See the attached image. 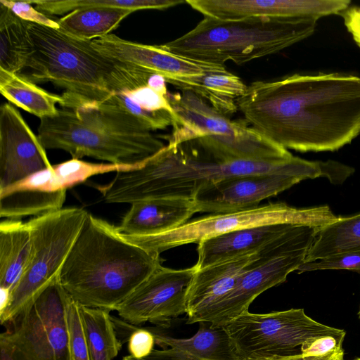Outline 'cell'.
<instances>
[{"label": "cell", "mask_w": 360, "mask_h": 360, "mask_svg": "<svg viewBox=\"0 0 360 360\" xmlns=\"http://www.w3.org/2000/svg\"><path fill=\"white\" fill-rule=\"evenodd\" d=\"M347 252L360 254V214L319 227L304 262Z\"/></svg>", "instance_id": "cell-28"}, {"label": "cell", "mask_w": 360, "mask_h": 360, "mask_svg": "<svg viewBox=\"0 0 360 360\" xmlns=\"http://www.w3.org/2000/svg\"><path fill=\"white\" fill-rule=\"evenodd\" d=\"M0 92L11 103L38 117L53 116L63 97L49 93L24 77L0 69Z\"/></svg>", "instance_id": "cell-25"}, {"label": "cell", "mask_w": 360, "mask_h": 360, "mask_svg": "<svg viewBox=\"0 0 360 360\" xmlns=\"http://www.w3.org/2000/svg\"><path fill=\"white\" fill-rule=\"evenodd\" d=\"M32 52L18 75L35 83L51 82L63 89L62 108L99 105L113 94L148 84L155 73L109 58L91 41L58 29L30 22Z\"/></svg>", "instance_id": "cell-2"}, {"label": "cell", "mask_w": 360, "mask_h": 360, "mask_svg": "<svg viewBox=\"0 0 360 360\" xmlns=\"http://www.w3.org/2000/svg\"><path fill=\"white\" fill-rule=\"evenodd\" d=\"M66 192L58 187L52 165L0 191V217L21 219L60 210Z\"/></svg>", "instance_id": "cell-18"}, {"label": "cell", "mask_w": 360, "mask_h": 360, "mask_svg": "<svg viewBox=\"0 0 360 360\" xmlns=\"http://www.w3.org/2000/svg\"><path fill=\"white\" fill-rule=\"evenodd\" d=\"M197 213L193 200L179 198L150 199L131 204L119 231L124 235H155L172 230Z\"/></svg>", "instance_id": "cell-21"}, {"label": "cell", "mask_w": 360, "mask_h": 360, "mask_svg": "<svg viewBox=\"0 0 360 360\" xmlns=\"http://www.w3.org/2000/svg\"><path fill=\"white\" fill-rule=\"evenodd\" d=\"M319 228L294 225L259 248L233 288L210 307L198 323L224 327L248 311L257 297L285 282L288 274L304 262Z\"/></svg>", "instance_id": "cell-9"}, {"label": "cell", "mask_w": 360, "mask_h": 360, "mask_svg": "<svg viewBox=\"0 0 360 360\" xmlns=\"http://www.w3.org/2000/svg\"><path fill=\"white\" fill-rule=\"evenodd\" d=\"M167 98L176 117L168 143L194 141L221 161L281 162L293 155L262 136L245 120H231L190 90L169 93Z\"/></svg>", "instance_id": "cell-7"}, {"label": "cell", "mask_w": 360, "mask_h": 360, "mask_svg": "<svg viewBox=\"0 0 360 360\" xmlns=\"http://www.w3.org/2000/svg\"><path fill=\"white\" fill-rule=\"evenodd\" d=\"M127 342L129 355L136 359H146L155 349V337L150 328L132 324Z\"/></svg>", "instance_id": "cell-37"}, {"label": "cell", "mask_w": 360, "mask_h": 360, "mask_svg": "<svg viewBox=\"0 0 360 360\" xmlns=\"http://www.w3.org/2000/svg\"><path fill=\"white\" fill-rule=\"evenodd\" d=\"M204 17L221 20L245 18H311L342 14L348 0H186Z\"/></svg>", "instance_id": "cell-16"}, {"label": "cell", "mask_w": 360, "mask_h": 360, "mask_svg": "<svg viewBox=\"0 0 360 360\" xmlns=\"http://www.w3.org/2000/svg\"><path fill=\"white\" fill-rule=\"evenodd\" d=\"M344 340L333 336H323L308 342L301 347L304 356H319L325 354L335 348L342 346Z\"/></svg>", "instance_id": "cell-38"}, {"label": "cell", "mask_w": 360, "mask_h": 360, "mask_svg": "<svg viewBox=\"0 0 360 360\" xmlns=\"http://www.w3.org/2000/svg\"><path fill=\"white\" fill-rule=\"evenodd\" d=\"M66 321L71 360H90L79 304L70 295L66 304Z\"/></svg>", "instance_id": "cell-33"}, {"label": "cell", "mask_w": 360, "mask_h": 360, "mask_svg": "<svg viewBox=\"0 0 360 360\" xmlns=\"http://www.w3.org/2000/svg\"><path fill=\"white\" fill-rule=\"evenodd\" d=\"M122 360H147V359H136V358L133 357L131 355H127V356H124L122 358Z\"/></svg>", "instance_id": "cell-44"}, {"label": "cell", "mask_w": 360, "mask_h": 360, "mask_svg": "<svg viewBox=\"0 0 360 360\" xmlns=\"http://www.w3.org/2000/svg\"><path fill=\"white\" fill-rule=\"evenodd\" d=\"M236 104L252 128L287 150L334 151L360 134L357 76L295 74L255 81Z\"/></svg>", "instance_id": "cell-1"}, {"label": "cell", "mask_w": 360, "mask_h": 360, "mask_svg": "<svg viewBox=\"0 0 360 360\" xmlns=\"http://www.w3.org/2000/svg\"><path fill=\"white\" fill-rule=\"evenodd\" d=\"M0 5V69L18 74L32 52L30 22Z\"/></svg>", "instance_id": "cell-26"}, {"label": "cell", "mask_w": 360, "mask_h": 360, "mask_svg": "<svg viewBox=\"0 0 360 360\" xmlns=\"http://www.w3.org/2000/svg\"><path fill=\"white\" fill-rule=\"evenodd\" d=\"M323 269H347L360 273V254L347 252L303 262L299 273Z\"/></svg>", "instance_id": "cell-35"}, {"label": "cell", "mask_w": 360, "mask_h": 360, "mask_svg": "<svg viewBox=\"0 0 360 360\" xmlns=\"http://www.w3.org/2000/svg\"><path fill=\"white\" fill-rule=\"evenodd\" d=\"M79 309L90 360H113L123 344L117 338L110 311L80 304Z\"/></svg>", "instance_id": "cell-29"}, {"label": "cell", "mask_w": 360, "mask_h": 360, "mask_svg": "<svg viewBox=\"0 0 360 360\" xmlns=\"http://www.w3.org/2000/svg\"><path fill=\"white\" fill-rule=\"evenodd\" d=\"M317 20L311 18H245L221 20L204 17L191 30L160 45L191 59L241 65L270 56L310 37Z\"/></svg>", "instance_id": "cell-6"}, {"label": "cell", "mask_w": 360, "mask_h": 360, "mask_svg": "<svg viewBox=\"0 0 360 360\" xmlns=\"http://www.w3.org/2000/svg\"><path fill=\"white\" fill-rule=\"evenodd\" d=\"M32 236L27 221L8 219L0 223V288L11 292L31 256Z\"/></svg>", "instance_id": "cell-24"}, {"label": "cell", "mask_w": 360, "mask_h": 360, "mask_svg": "<svg viewBox=\"0 0 360 360\" xmlns=\"http://www.w3.org/2000/svg\"><path fill=\"white\" fill-rule=\"evenodd\" d=\"M338 218L329 207L297 208L285 202H269L234 212L210 214L196 218L168 231L150 236H127L129 242L154 253L202 240L237 229L272 224L288 223L322 226Z\"/></svg>", "instance_id": "cell-10"}, {"label": "cell", "mask_w": 360, "mask_h": 360, "mask_svg": "<svg viewBox=\"0 0 360 360\" xmlns=\"http://www.w3.org/2000/svg\"><path fill=\"white\" fill-rule=\"evenodd\" d=\"M0 4L8 8L24 20L53 29L60 28L56 20L37 10L28 1L0 0Z\"/></svg>", "instance_id": "cell-36"}, {"label": "cell", "mask_w": 360, "mask_h": 360, "mask_svg": "<svg viewBox=\"0 0 360 360\" xmlns=\"http://www.w3.org/2000/svg\"><path fill=\"white\" fill-rule=\"evenodd\" d=\"M194 266L173 269L158 266L115 309L120 318L135 326L150 322L158 326L186 314V294Z\"/></svg>", "instance_id": "cell-14"}, {"label": "cell", "mask_w": 360, "mask_h": 360, "mask_svg": "<svg viewBox=\"0 0 360 360\" xmlns=\"http://www.w3.org/2000/svg\"><path fill=\"white\" fill-rule=\"evenodd\" d=\"M88 214L83 208L66 207L34 217L27 221L32 236L31 256L11 292L7 308L0 314L2 325L12 322L25 312L58 278Z\"/></svg>", "instance_id": "cell-8"}, {"label": "cell", "mask_w": 360, "mask_h": 360, "mask_svg": "<svg viewBox=\"0 0 360 360\" xmlns=\"http://www.w3.org/2000/svg\"><path fill=\"white\" fill-rule=\"evenodd\" d=\"M99 105L130 116L150 131L165 129L172 125L173 117L168 112L146 110L133 102L123 91L115 93Z\"/></svg>", "instance_id": "cell-32"}, {"label": "cell", "mask_w": 360, "mask_h": 360, "mask_svg": "<svg viewBox=\"0 0 360 360\" xmlns=\"http://www.w3.org/2000/svg\"><path fill=\"white\" fill-rule=\"evenodd\" d=\"M166 80L164 77L158 74H153L148 82V85L152 89L167 96L168 91L166 86Z\"/></svg>", "instance_id": "cell-42"}, {"label": "cell", "mask_w": 360, "mask_h": 360, "mask_svg": "<svg viewBox=\"0 0 360 360\" xmlns=\"http://www.w3.org/2000/svg\"><path fill=\"white\" fill-rule=\"evenodd\" d=\"M122 91L137 105L146 110L167 111L172 115L173 120L176 117L167 96L160 94L148 84Z\"/></svg>", "instance_id": "cell-34"}, {"label": "cell", "mask_w": 360, "mask_h": 360, "mask_svg": "<svg viewBox=\"0 0 360 360\" xmlns=\"http://www.w3.org/2000/svg\"><path fill=\"white\" fill-rule=\"evenodd\" d=\"M1 360H28L4 333L0 335Z\"/></svg>", "instance_id": "cell-41"}, {"label": "cell", "mask_w": 360, "mask_h": 360, "mask_svg": "<svg viewBox=\"0 0 360 360\" xmlns=\"http://www.w3.org/2000/svg\"><path fill=\"white\" fill-rule=\"evenodd\" d=\"M69 294L58 278L4 333L28 360H71L66 321Z\"/></svg>", "instance_id": "cell-13"}, {"label": "cell", "mask_w": 360, "mask_h": 360, "mask_svg": "<svg viewBox=\"0 0 360 360\" xmlns=\"http://www.w3.org/2000/svg\"><path fill=\"white\" fill-rule=\"evenodd\" d=\"M339 162L309 161L287 172L232 176L206 184L195 194L196 212H234L257 207L263 200L276 195L307 179L326 177L332 184L340 178Z\"/></svg>", "instance_id": "cell-12"}, {"label": "cell", "mask_w": 360, "mask_h": 360, "mask_svg": "<svg viewBox=\"0 0 360 360\" xmlns=\"http://www.w3.org/2000/svg\"><path fill=\"white\" fill-rule=\"evenodd\" d=\"M241 360L302 354L301 347L323 336L344 340L345 332L322 324L303 309L267 314L248 311L224 326Z\"/></svg>", "instance_id": "cell-11"}, {"label": "cell", "mask_w": 360, "mask_h": 360, "mask_svg": "<svg viewBox=\"0 0 360 360\" xmlns=\"http://www.w3.org/2000/svg\"><path fill=\"white\" fill-rule=\"evenodd\" d=\"M298 157L281 162L221 161L194 141L168 143L141 167L116 172L108 184L96 188L108 203H129L165 198L193 200L203 186L232 176L282 172L295 169Z\"/></svg>", "instance_id": "cell-4"}, {"label": "cell", "mask_w": 360, "mask_h": 360, "mask_svg": "<svg viewBox=\"0 0 360 360\" xmlns=\"http://www.w3.org/2000/svg\"><path fill=\"white\" fill-rule=\"evenodd\" d=\"M38 137L45 149L63 150L72 158L124 165H141L165 146L134 118L100 105L58 109L40 119Z\"/></svg>", "instance_id": "cell-5"}, {"label": "cell", "mask_w": 360, "mask_h": 360, "mask_svg": "<svg viewBox=\"0 0 360 360\" xmlns=\"http://www.w3.org/2000/svg\"><path fill=\"white\" fill-rule=\"evenodd\" d=\"M352 360H360V358H356V359H352Z\"/></svg>", "instance_id": "cell-46"}, {"label": "cell", "mask_w": 360, "mask_h": 360, "mask_svg": "<svg viewBox=\"0 0 360 360\" xmlns=\"http://www.w3.org/2000/svg\"><path fill=\"white\" fill-rule=\"evenodd\" d=\"M358 316H359V319L360 320V307H359V311H358Z\"/></svg>", "instance_id": "cell-45"}, {"label": "cell", "mask_w": 360, "mask_h": 360, "mask_svg": "<svg viewBox=\"0 0 360 360\" xmlns=\"http://www.w3.org/2000/svg\"><path fill=\"white\" fill-rule=\"evenodd\" d=\"M341 15L347 30L360 47V7L349 8Z\"/></svg>", "instance_id": "cell-40"}, {"label": "cell", "mask_w": 360, "mask_h": 360, "mask_svg": "<svg viewBox=\"0 0 360 360\" xmlns=\"http://www.w3.org/2000/svg\"><path fill=\"white\" fill-rule=\"evenodd\" d=\"M35 8L47 15H62L84 8H115L134 11L143 9H165L181 4L183 0H56L28 1Z\"/></svg>", "instance_id": "cell-30"}, {"label": "cell", "mask_w": 360, "mask_h": 360, "mask_svg": "<svg viewBox=\"0 0 360 360\" xmlns=\"http://www.w3.org/2000/svg\"><path fill=\"white\" fill-rule=\"evenodd\" d=\"M257 251L195 270L186 294L187 324L198 323L210 307L233 288Z\"/></svg>", "instance_id": "cell-20"}, {"label": "cell", "mask_w": 360, "mask_h": 360, "mask_svg": "<svg viewBox=\"0 0 360 360\" xmlns=\"http://www.w3.org/2000/svg\"><path fill=\"white\" fill-rule=\"evenodd\" d=\"M255 360H344L342 346H339L330 352L319 356H304L302 354L290 356H273Z\"/></svg>", "instance_id": "cell-39"}, {"label": "cell", "mask_w": 360, "mask_h": 360, "mask_svg": "<svg viewBox=\"0 0 360 360\" xmlns=\"http://www.w3.org/2000/svg\"><path fill=\"white\" fill-rule=\"evenodd\" d=\"M91 45L109 58L160 75L165 80L227 70L222 64L188 58L166 51L160 45L133 42L114 34L95 39Z\"/></svg>", "instance_id": "cell-17"}, {"label": "cell", "mask_w": 360, "mask_h": 360, "mask_svg": "<svg viewBox=\"0 0 360 360\" xmlns=\"http://www.w3.org/2000/svg\"><path fill=\"white\" fill-rule=\"evenodd\" d=\"M11 297V291L0 288V314H3L7 308Z\"/></svg>", "instance_id": "cell-43"}, {"label": "cell", "mask_w": 360, "mask_h": 360, "mask_svg": "<svg viewBox=\"0 0 360 360\" xmlns=\"http://www.w3.org/2000/svg\"><path fill=\"white\" fill-rule=\"evenodd\" d=\"M143 164L124 165L113 163H92L72 158L53 165V170L58 187L63 190H68L77 184L84 183L93 176L111 172L131 170L141 167Z\"/></svg>", "instance_id": "cell-31"}, {"label": "cell", "mask_w": 360, "mask_h": 360, "mask_svg": "<svg viewBox=\"0 0 360 360\" xmlns=\"http://www.w3.org/2000/svg\"><path fill=\"white\" fill-rule=\"evenodd\" d=\"M196 333L188 338H176L150 328L155 345L147 360H241L232 340L222 326L200 322Z\"/></svg>", "instance_id": "cell-19"}, {"label": "cell", "mask_w": 360, "mask_h": 360, "mask_svg": "<svg viewBox=\"0 0 360 360\" xmlns=\"http://www.w3.org/2000/svg\"><path fill=\"white\" fill-rule=\"evenodd\" d=\"M133 12V10L115 8H79L57 20L58 30L73 37L92 41L109 34Z\"/></svg>", "instance_id": "cell-27"}, {"label": "cell", "mask_w": 360, "mask_h": 360, "mask_svg": "<svg viewBox=\"0 0 360 360\" xmlns=\"http://www.w3.org/2000/svg\"><path fill=\"white\" fill-rule=\"evenodd\" d=\"M52 167L46 149L9 103L0 108V191Z\"/></svg>", "instance_id": "cell-15"}, {"label": "cell", "mask_w": 360, "mask_h": 360, "mask_svg": "<svg viewBox=\"0 0 360 360\" xmlns=\"http://www.w3.org/2000/svg\"><path fill=\"white\" fill-rule=\"evenodd\" d=\"M294 225L280 223L249 226L205 239L198 244V260L193 266L197 271L254 252Z\"/></svg>", "instance_id": "cell-22"}, {"label": "cell", "mask_w": 360, "mask_h": 360, "mask_svg": "<svg viewBox=\"0 0 360 360\" xmlns=\"http://www.w3.org/2000/svg\"><path fill=\"white\" fill-rule=\"evenodd\" d=\"M166 82L179 90H190L195 93L229 117L237 111L236 100L244 94L248 88L240 77L228 70L174 77Z\"/></svg>", "instance_id": "cell-23"}, {"label": "cell", "mask_w": 360, "mask_h": 360, "mask_svg": "<svg viewBox=\"0 0 360 360\" xmlns=\"http://www.w3.org/2000/svg\"><path fill=\"white\" fill-rule=\"evenodd\" d=\"M160 265V255L129 242L89 213L58 279L80 305L115 311Z\"/></svg>", "instance_id": "cell-3"}]
</instances>
